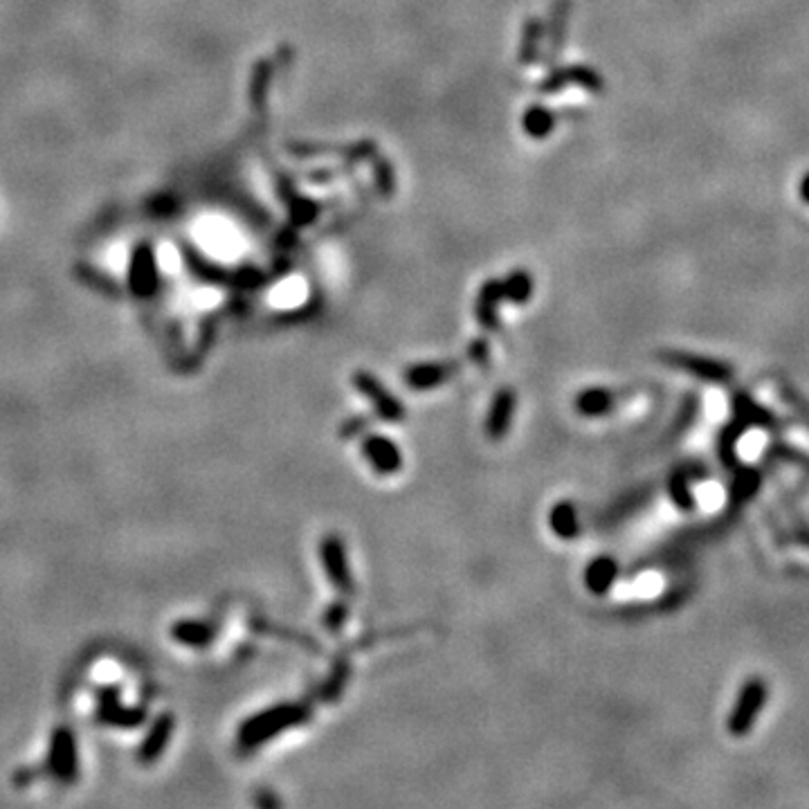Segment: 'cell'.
Instances as JSON below:
<instances>
[{"label":"cell","mask_w":809,"mask_h":809,"mask_svg":"<svg viewBox=\"0 0 809 809\" xmlns=\"http://www.w3.org/2000/svg\"><path fill=\"white\" fill-rule=\"evenodd\" d=\"M362 454L369 461V466L374 468V472H378L383 476L396 475L402 468L400 448L392 439H387V436H367L365 443H362Z\"/></svg>","instance_id":"52a82bcc"},{"label":"cell","mask_w":809,"mask_h":809,"mask_svg":"<svg viewBox=\"0 0 809 809\" xmlns=\"http://www.w3.org/2000/svg\"><path fill=\"white\" fill-rule=\"evenodd\" d=\"M614 402L616 396L610 392V389H603V387H592V389H585L576 396V409H578L583 417L589 418H596V417H605L614 409Z\"/></svg>","instance_id":"4fadbf2b"},{"label":"cell","mask_w":809,"mask_h":809,"mask_svg":"<svg viewBox=\"0 0 809 809\" xmlns=\"http://www.w3.org/2000/svg\"><path fill=\"white\" fill-rule=\"evenodd\" d=\"M764 704H767V684L760 677H751L742 686L736 706H733L731 715H729V731L737 737L746 736L751 731V726L755 724V720H758L760 712H763Z\"/></svg>","instance_id":"7a4b0ae2"},{"label":"cell","mask_w":809,"mask_h":809,"mask_svg":"<svg viewBox=\"0 0 809 809\" xmlns=\"http://www.w3.org/2000/svg\"><path fill=\"white\" fill-rule=\"evenodd\" d=\"M147 712L139 711V708H129L122 706L120 699H117V690L111 688L108 693L102 695V706H99V721L111 726H120V729H135L144 721Z\"/></svg>","instance_id":"8fae6325"},{"label":"cell","mask_w":809,"mask_h":809,"mask_svg":"<svg viewBox=\"0 0 809 809\" xmlns=\"http://www.w3.org/2000/svg\"><path fill=\"white\" fill-rule=\"evenodd\" d=\"M549 527L551 531L558 537H562L564 542L574 540L580 533L578 510H576V506L571 504V501H558L549 513Z\"/></svg>","instance_id":"5bb4252c"},{"label":"cell","mask_w":809,"mask_h":809,"mask_svg":"<svg viewBox=\"0 0 809 809\" xmlns=\"http://www.w3.org/2000/svg\"><path fill=\"white\" fill-rule=\"evenodd\" d=\"M319 560H322V567L329 576L331 585H333L338 592L342 594H353V578H351V567H349L347 560V546L340 540L338 535H326L319 544Z\"/></svg>","instance_id":"3957f363"},{"label":"cell","mask_w":809,"mask_h":809,"mask_svg":"<svg viewBox=\"0 0 809 809\" xmlns=\"http://www.w3.org/2000/svg\"><path fill=\"white\" fill-rule=\"evenodd\" d=\"M663 362L677 369H684L697 378L711 380V383H729L733 375V369L724 362L711 360V358L690 356V353H663Z\"/></svg>","instance_id":"8992f818"},{"label":"cell","mask_w":809,"mask_h":809,"mask_svg":"<svg viewBox=\"0 0 809 809\" xmlns=\"http://www.w3.org/2000/svg\"><path fill=\"white\" fill-rule=\"evenodd\" d=\"M800 198H803L805 203H809V173L803 178V182H800Z\"/></svg>","instance_id":"ac0fdd59"},{"label":"cell","mask_w":809,"mask_h":809,"mask_svg":"<svg viewBox=\"0 0 809 809\" xmlns=\"http://www.w3.org/2000/svg\"><path fill=\"white\" fill-rule=\"evenodd\" d=\"M353 387L374 405L375 414H378L383 421L387 423L405 421V408H402V402L398 400L396 396H392V393L387 392V387H384L383 383H378L371 374L358 371V374L353 375Z\"/></svg>","instance_id":"277c9868"},{"label":"cell","mask_w":809,"mask_h":809,"mask_svg":"<svg viewBox=\"0 0 809 809\" xmlns=\"http://www.w3.org/2000/svg\"><path fill=\"white\" fill-rule=\"evenodd\" d=\"M344 620H347V605H342V603L331 607L329 614L324 616V623H326V628H329L331 632H338L344 625Z\"/></svg>","instance_id":"e0dca14e"},{"label":"cell","mask_w":809,"mask_h":809,"mask_svg":"<svg viewBox=\"0 0 809 809\" xmlns=\"http://www.w3.org/2000/svg\"><path fill=\"white\" fill-rule=\"evenodd\" d=\"M50 773L61 782H74L79 773V758H77V742L68 729H56L52 733L50 742V758H47Z\"/></svg>","instance_id":"5b68a950"},{"label":"cell","mask_w":809,"mask_h":809,"mask_svg":"<svg viewBox=\"0 0 809 809\" xmlns=\"http://www.w3.org/2000/svg\"><path fill=\"white\" fill-rule=\"evenodd\" d=\"M616 576H619V564L614 562V558L601 555V558H596L594 562H589L587 571H585V585H587V589L592 594L603 596V594L610 592Z\"/></svg>","instance_id":"7c38bea8"},{"label":"cell","mask_w":809,"mask_h":809,"mask_svg":"<svg viewBox=\"0 0 809 809\" xmlns=\"http://www.w3.org/2000/svg\"><path fill=\"white\" fill-rule=\"evenodd\" d=\"M214 625L205 620H181L172 628V636L182 645L205 647L214 641Z\"/></svg>","instance_id":"9a60e30c"},{"label":"cell","mask_w":809,"mask_h":809,"mask_svg":"<svg viewBox=\"0 0 809 809\" xmlns=\"http://www.w3.org/2000/svg\"><path fill=\"white\" fill-rule=\"evenodd\" d=\"M131 291L138 297H148L156 292L157 286V268H156V257H153L151 248L142 246L135 250L133 261H131Z\"/></svg>","instance_id":"30bf717a"},{"label":"cell","mask_w":809,"mask_h":809,"mask_svg":"<svg viewBox=\"0 0 809 809\" xmlns=\"http://www.w3.org/2000/svg\"><path fill=\"white\" fill-rule=\"evenodd\" d=\"M308 717V708L297 706V704H277L273 708H265L259 715L250 717L240 724L239 742L246 749H257L264 742L273 740L279 733L288 731L292 726L304 724Z\"/></svg>","instance_id":"6da1fadb"},{"label":"cell","mask_w":809,"mask_h":809,"mask_svg":"<svg viewBox=\"0 0 809 809\" xmlns=\"http://www.w3.org/2000/svg\"><path fill=\"white\" fill-rule=\"evenodd\" d=\"M173 726H176V721H173L172 712H164V715H160L156 721H153L151 729H148V733H147V737H144L142 745H139V749H138L139 763L153 764L162 754H164V749H167L169 742H172Z\"/></svg>","instance_id":"9c48e42d"},{"label":"cell","mask_w":809,"mask_h":809,"mask_svg":"<svg viewBox=\"0 0 809 809\" xmlns=\"http://www.w3.org/2000/svg\"><path fill=\"white\" fill-rule=\"evenodd\" d=\"M515 402H518V398H515L513 389H500L497 396L493 398L488 418H485V434L491 436L493 441H501L509 434L515 417Z\"/></svg>","instance_id":"ba28073f"},{"label":"cell","mask_w":809,"mask_h":809,"mask_svg":"<svg viewBox=\"0 0 809 809\" xmlns=\"http://www.w3.org/2000/svg\"><path fill=\"white\" fill-rule=\"evenodd\" d=\"M452 375V367L448 365H421L412 367V369L405 374V383L412 389H432L439 387L441 383Z\"/></svg>","instance_id":"2e32d148"}]
</instances>
